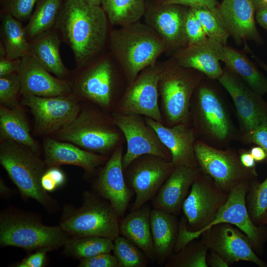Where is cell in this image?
<instances>
[{
	"mask_svg": "<svg viewBox=\"0 0 267 267\" xmlns=\"http://www.w3.org/2000/svg\"><path fill=\"white\" fill-rule=\"evenodd\" d=\"M65 182V174L58 167L47 168L41 178L42 186L46 192L54 190Z\"/></svg>",
	"mask_w": 267,
	"mask_h": 267,
	"instance_id": "obj_44",
	"label": "cell"
},
{
	"mask_svg": "<svg viewBox=\"0 0 267 267\" xmlns=\"http://www.w3.org/2000/svg\"><path fill=\"white\" fill-rule=\"evenodd\" d=\"M150 222L155 261L165 265L176 244L179 222L176 215L155 208L151 211Z\"/></svg>",
	"mask_w": 267,
	"mask_h": 267,
	"instance_id": "obj_26",
	"label": "cell"
},
{
	"mask_svg": "<svg viewBox=\"0 0 267 267\" xmlns=\"http://www.w3.org/2000/svg\"><path fill=\"white\" fill-rule=\"evenodd\" d=\"M81 100L73 93L50 97L21 95L20 103L30 110L36 134L51 136L69 124L78 113Z\"/></svg>",
	"mask_w": 267,
	"mask_h": 267,
	"instance_id": "obj_12",
	"label": "cell"
},
{
	"mask_svg": "<svg viewBox=\"0 0 267 267\" xmlns=\"http://www.w3.org/2000/svg\"><path fill=\"white\" fill-rule=\"evenodd\" d=\"M255 19L257 23L267 31V8L256 11L255 12Z\"/></svg>",
	"mask_w": 267,
	"mask_h": 267,
	"instance_id": "obj_51",
	"label": "cell"
},
{
	"mask_svg": "<svg viewBox=\"0 0 267 267\" xmlns=\"http://www.w3.org/2000/svg\"><path fill=\"white\" fill-rule=\"evenodd\" d=\"M239 158L242 165L249 169H256V162L249 150L241 148L238 150Z\"/></svg>",
	"mask_w": 267,
	"mask_h": 267,
	"instance_id": "obj_48",
	"label": "cell"
},
{
	"mask_svg": "<svg viewBox=\"0 0 267 267\" xmlns=\"http://www.w3.org/2000/svg\"><path fill=\"white\" fill-rule=\"evenodd\" d=\"M267 224V212L260 222V225H266Z\"/></svg>",
	"mask_w": 267,
	"mask_h": 267,
	"instance_id": "obj_55",
	"label": "cell"
},
{
	"mask_svg": "<svg viewBox=\"0 0 267 267\" xmlns=\"http://www.w3.org/2000/svg\"><path fill=\"white\" fill-rule=\"evenodd\" d=\"M30 54L48 72L66 80L70 70L64 64L60 53L62 43L55 28L29 41Z\"/></svg>",
	"mask_w": 267,
	"mask_h": 267,
	"instance_id": "obj_28",
	"label": "cell"
},
{
	"mask_svg": "<svg viewBox=\"0 0 267 267\" xmlns=\"http://www.w3.org/2000/svg\"></svg>",
	"mask_w": 267,
	"mask_h": 267,
	"instance_id": "obj_57",
	"label": "cell"
},
{
	"mask_svg": "<svg viewBox=\"0 0 267 267\" xmlns=\"http://www.w3.org/2000/svg\"><path fill=\"white\" fill-rule=\"evenodd\" d=\"M238 140L243 144L259 146L267 153V121L246 133H239Z\"/></svg>",
	"mask_w": 267,
	"mask_h": 267,
	"instance_id": "obj_43",
	"label": "cell"
},
{
	"mask_svg": "<svg viewBox=\"0 0 267 267\" xmlns=\"http://www.w3.org/2000/svg\"><path fill=\"white\" fill-rule=\"evenodd\" d=\"M112 251L118 267H146L150 261L141 250L122 235L114 240Z\"/></svg>",
	"mask_w": 267,
	"mask_h": 267,
	"instance_id": "obj_36",
	"label": "cell"
},
{
	"mask_svg": "<svg viewBox=\"0 0 267 267\" xmlns=\"http://www.w3.org/2000/svg\"><path fill=\"white\" fill-rule=\"evenodd\" d=\"M178 4L146 5V24L162 38L167 50H178L187 45L184 21L188 8Z\"/></svg>",
	"mask_w": 267,
	"mask_h": 267,
	"instance_id": "obj_19",
	"label": "cell"
},
{
	"mask_svg": "<svg viewBox=\"0 0 267 267\" xmlns=\"http://www.w3.org/2000/svg\"><path fill=\"white\" fill-rule=\"evenodd\" d=\"M221 61L254 91L261 95L267 92V79L244 54L224 45Z\"/></svg>",
	"mask_w": 267,
	"mask_h": 267,
	"instance_id": "obj_30",
	"label": "cell"
},
{
	"mask_svg": "<svg viewBox=\"0 0 267 267\" xmlns=\"http://www.w3.org/2000/svg\"><path fill=\"white\" fill-rule=\"evenodd\" d=\"M232 225L228 223H218L201 234L208 250L220 255L229 265L245 261L260 267H267V264L256 254L248 236Z\"/></svg>",
	"mask_w": 267,
	"mask_h": 267,
	"instance_id": "obj_15",
	"label": "cell"
},
{
	"mask_svg": "<svg viewBox=\"0 0 267 267\" xmlns=\"http://www.w3.org/2000/svg\"><path fill=\"white\" fill-rule=\"evenodd\" d=\"M230 95L239 133H246L267 121V103L239 77L226 68L218 80Z\"/></svg>",
	"mask_w": 267,
	"mask_h": 267,
	"instance_id": "obj_16",
	"label": "cell"
},
{
	"mask_svg": "<svg viewBox=\"0 0 267 267\" xmlns=\"http://www.w3.org/2000/svg\"><path fill=\"white\" fill-rule=\"evenodd\" d=\"M18 74L21 84V96L50 97L72 93L67 80L51 75L30 54L21 58Z\"/></svg>",
	"mask_w": 267,
	"mask_h": 267,
	"instance_id": "obj_20",
	"label": "cell"
},
{
	"mask_svg": "<svg viewBox=\"0 0 267 267\" xmlns=\"http://www.w3.org/2000/svg\"><path fill=\"white\" fill-rule=\"evenodd\" d=\"M221 22L235 40L263 43L255 23V10L249 0H223L218 6Z\"/></svg>",
	"mask_w": 267,
	"mask_h": 267,
	"instance_id": "obj_21",
	"label": "cell"
},
{
	"mask_svg": "<svg viewBox=\"0 0 267 267\" xmlns=\"http://www.w3.org/2000/svg\"><path fill=\"white\" fill-rule=\"evenodd\" d=\"M204 76L197 70L179 66L174 60L163 66L159 92L166 117L172 125H189L192 95Z\"/></svg>",
	"mask_w": 267,
	"mask_h": 267,
	"instance_id": "obj_7",
	"label": "cell"
},
{
	"mask_svg": "<svg viewBox=\"0 0 267 267\" xmlns=\"http://www.w3.org/2000/svg\"><path fill=\"white\" fill-rule=\"evenodd\" d=\"M0 163L23 196L50 207L52 199L41 185L47 167L38 154L14 141L0 140Z\"/></svg>",
	"mask_w": 267,
	"mask_h": 267,
	"instance_id": "obj_5",
	"label": "cell"
},
{
	"mask_svg": "<svg viewBox=\"0 0 267 267\" xmlns=\"http://www.w3.org/2000/svg\"><path fill=\"white\" fill-rule=\"evenodd\" d=\"M255 12L259 9L267 8V0H249Z\"/></svg>",
	"mask_w": 267,
	"mask_h": 267,
	"instance_id": "obj_52",
	"label": "cell"
},
{
	"mask_svg": "<svg viewBox=\"0 0 267 267\" xmlns=\"http://www.w3.org/2000/svg\"><path fill=\"white\" fill-rule=\"evenodd\" d=\"M21 84L18 72L0 77V104L13 108L21 103Z\"/></svg>",
	"mask_w": 267,
	"mask_h": 267,
	"instance_id": "obj_39",
	"label": "cell"
},
{
	"mask_svg": "<svg viewBox=\"0 0 267 267\" xmlns=\"http://www.w3.org/2000/svg\"><path fill=\"white\" fill-rule=\"evenodd\" d=\"M224 45L210 38L205 42L177 50L174 60L179 66L197 70L209 79L218 80L222 75L220 61Z\"/></svg>",
	"mask_w": 267,
	"mask_h": 267,
	"instance_id": "obj_25",
	"label": "cell"
},
{
	"mask_svg": "<svg viewBox=\"0 0 267 267\" xmlns=\"http://www.w3.org/2000/svg\"><path fill=\"white\" fill-rule=\"evenodd\" d=\"M209 255H207L206 262L208 267H228L229 265L217 253L210 251Z\"/></svg>",
	"mask_w": 267,
	"mask_h": 267,
	"instance_id": "obj_49",
	"label": "cell"
},
{
	"mask_svg": "<svg viewBox=\"0 0 267 267\" xmlns=\"http://www.w3.org/2000/svg\"><path fill=\"white\" fill-rule=\"evenodd\" d=\"M0 139L24 145L39 154L40 148L30 133L23 106L9 108L0 104Z\"/></svg>",
	"mask_w": 267,
	"mask_h": 267,
	"instance_id": "obj_29",
	"label": "cell"
},
{
	"mask_svg": "<svg viewBox=\"0 0 267 267\" xmlns=\"http://www.w3.org/2000/svg\"><path fill=\"white\" fill-rule=\"evenodd\" d=\"M165 4H178L188 7L206 8L212 11L221 21L218 10L219 4L216 0H150L149 3H146V5Z\"/></svg>",
	"mask_w": 267,
	"mask_h": 267,
	"instance_id": "obj_42",
	"label": "cell"
},
{
	"mask_svg": "<svg viewBox=\"0 0 267 267\" xmlns=\"http://www.w3.org/2000/svg\"><path fill=\"white\" fill-rule=\"evenodd\" d=\"M208 250L202 239L192 240L167 259L165 267H208L206 258Z\"/></svg>",
	"mask_w": 267,
	"mask_h": 267,
	"instance_id": "obj_35",
	"label": "cell"
},
{
	"mask_svg": "<svg viewBox=\"0 0 267 267\" xmlns=\"http://www.w3.org/2000/svg\"><path fill=\"white\" fill-rule=\"evenodd\" d=\"M151 209L146 203L122 218L120 222V235L137 246L149 259L155 261L150 216Z\"/></svg>",
	"mask_w": 267,
	"mask_h": 267,
	"instance_id": "obj_27",
	"label": "cell"
},
{
	"mask_svg": "<svg viewBox=\"0 0 267 267\" xmlns=\"http://www.w3.org/2000/svg\"><path fill=\"white\" fill-rule=\"evenodd\" d=\"M72 92L82 101L108 109L113 99L115 75L111 59L101 54L91 61L70 70L66 80Z\"/></svg>",
	"mask_w": 267,
	"mask_h": 267,
	"instance_id": "obj_10",
	"label": "cell"
},
{
	"mask_svg": "<svg viewBox=\"0 0 267 267\" xmlns=\"http://www.w3.org/2000/svg\"><path fill=\"white\" fill-rule=\"evenodd\" d=\"M190 111L196 139L209 146L224 149L238 140L239 131L235 127L226 105L215 89L199 84Z\"/></svg>",
	"mask_w": 267,
	"mask_h": 267,
	"instance_id": "obj_3",
	"label": "cell"
},
{
	"mask_svg": "<svg viewBox=\"0 0 267 267\" xmlns=\"http://www.w3.org/2000/svg\"><path fill=\"white\" fill-rule=\"evenodd\" d=\"M194 152L201 172L209 175L222 189L229 193L238 185L258 181L256 169L244 167L238 150L228 147L219 149L196 139Z\"/></svg>",
	"mask_w": 267,
	"mask_h": 267,
	"instance_id": "obj_8",
	"label": "cell"
},
{
	"mask_svg": "<svg viewBox=\"0 0 267 267\" xmlns=\"http://www.w3.org/2000/svg\"><path fill=\"white\" fill-rule=\"evenodd\" d=\"M200 172L198 167H175L151 200L153 208L175 215H178L182 210L183 203L191 185Z\"/></svg>",
	"mask_w": 267,
	"mask_h": 267,
	"instance_id": "obj_23",
	"label": "cell"
},
{
	"mask_svg": "<svg viewBox=\"0 0 267 267\" xmlns=\"http://www.w3.org/2000/svg\"><path fill=\"white\" fill-rule=\"evenodd\" d=\"M108 17L101 6L83 0H65L55 28L62 42L74 56L76 67L91 61L101 54L108 41Z\"/></svg>",
	"mask_w": 267,
	"mask_h": 267,
	"instance_id": "obj_1",
	"label": "cell"
},
{
	"mask_svg": "<svg viewBox=\"0 0 267 267\" xmlns=\"http://www.w3.org/2000/svg\"><path fill=\"white\" fill-rule=\"evenodd\" d=\"M87 3L93 6H101L102 0H83Z\"/></svg>",
	"mask_w": 267,
	"mask_h": 267,
	"instance_id": "obj_53",
	"label": "cell"
},
{
	"mask_svg": "<svg viewBox=\"0 0 267 267\" xmlns=\"http://www.w3.org/2000/svg\"><path fill=\"white\" fill-rule=\"evenodd\" d=\"M112 121L124 134L127 144L123 157L125 171L137 158L152 155L171 161L169 150L160 139L154 129L138 114L114 113Z\"/></svg>",
	"mask_w": 267,
	"mask_h": 267,
	"instance_id": "obj_13",
	"label": "cell"
},
{
	"mask_svg": "<svg viewBox=\"0 0 267 267\" xmlns=\"http://www.w3.org/2000/svg\"><path fill=\"white\" fill-rule=\"evenodd\" d=\"M64 245L66 254L82 259L110 253L113 250V241L99 236H74L67 239Z\"/></svg>",
	"mask_w": 267,
	"mask_h": 267,
	"instance_id": "obj_34",
	"label": "cell"
},
{
	"mask_svg": "<svg viewBox=\"0 0 267 267\" xmlns=\"http://www.w3.org/2000/svg\"><path fill=\"white\" fill-rule=\"evenodd\" d=\"M112 119L97 111L81 105L75 118L50 137L73 143L86 150L107 154L115 147L119 134Z\"/></svg>",
	"mask_w": 267,
	"mask_h": 267,
	"instance_id": "obj_6",
	"label": "cell"
},
{
	"mask_svg": "<svg viewBox=\"0 0 267 267\" xmlns=\"http://www.w3.org/2000/svg\"><path fill=\"white\" fill-rule=\"evenodd\" d=\"M108 43L112 56L131 83L140 71L155 65L158 58L167 50L160 36L139 21L111 31Z\"/></svg>",
	"mask_w": 267,
	"mask_h": 267,
	"instance_id": "obj_2",
	"label": "cell"
},
{
	"mask_svg": "<svg viewBox=\"0 0 267 267\" xmlns=\"http://www.w3.org/2000/svg\"><path fill=\"white\" fill-rule=\"evenodd\" d=\"M80 267H118L117 259L110 253H102L81 259Z\"/></svg>",
	"mask_w": 267,
	"mask_h": 267,
	"instance_id": "obj_45",
	"label": "cell"
},
{
	"mask_svg": "<svg viewBox=\"0 0 267 267\" xmlns=\"http://www.w3.org/2000/svg\"><path fill=\"white\" fill-rule=\"evenodd\" d=\"M65 0H38L28 23L25 26L30 41L55 27Z\"/></svg>",
	"mask_w": 267,
	"mask_h": 267,
	"instance_id": "obj_32",
	"label": "cell"
},
{
	"mask_svg": "<svg viewBox=\"0 0 267 267\" xmlns=\"http://www.w3.org/2000/svg\"><path fill=\"white\" fill-rule=\"evenodd\" d=\"M249 214L257 225L267 212V177L262 182L257 181L248 190L246 197Z\"/></svg>",
	"mask_w": 267,
	"mask_h": 267,
	"instance_id": "obj_37",
	"label": "cell"
},
{
	"mask_svg": "<svg viewBox=\"0 0 267 267\" xmlns=\"http://www.w3.org/2000/svg\"><path fill=\"white\" fill-rule=\"evenodd\" d=\"M38 0H0V13L6 12L22 22L28 21Z\"/></svg>",
	"mask_w": 267,
	"mask_h": 267,
	"instance_id": "obj_40",
	"label": "cell"
},
{
	"mask_svg": "<svg viewBox=\"0 0 267 267\" xmlns=\"http://www.w3.org/2000/svg\"><path fill=\"white\" fill-rule=\"evenodd\" d=\"M171 161L152 155L141 156L124 171L125 180L135 195L131 211L152 200L175 169Z\"/></svg>",
	"mask_w": 267,
	"mask_h": 267,
	"instance_id": "obj_14",
	"label": "cell"
},
{
	"mask_svg": "<svg viewBox=\"0 0 267 267\" xmlns=\"http://www.w3.org/2000/svg\"><path fill=\"white\" fill-rule=\"evenodd\" d=\"M0 193L2 195L6 194L9 191L8 188L4 183L3 181L0 179Z\"/></svg>",
	"mask_w": 267,
	"mask_h": 267,
	"instance_id": "obj_54",
	"label": "cell"
},
{
	"mask_svg": "<svg viewBox=\"0 0 267 267\" xmlns=\"http://www.w3.org/2000/svg\"><path fill=\"white\" fill-rule=\"evenodd\" d=\"M259 62L261 66L267 73V64L261 61H259Z\"/></svg>",
	"mask_w": 267,
	"mask_h": 267,
	"instance_id": "obj_56",
	"label": "cell"
},
{
	"mask_svg": "<svg viewBox=\"0 0 267 267\" xmlns=\"http://www.w3.org/2000/svg\"><path fill=\"white\" fill-rule=\"evenodd\" d=\"M50 250L48 248L39 249L36 253L29 255L18 263V267H42L45 262L46 253Z\"/></svg>",
	"mask_w": 267,
	"mask_h": 267,
	"instance_id": "obj_46",
	"label": "cell"
},
{
	"mask_svg": "<svg viewBox=\"0 0 267 267\" xmlns=\"http://www.w3.org/2000/svg\"><path fill=\"white\" fill-rule=\"evenodd\" d=\"M120 219L108 200L89 192L83 206L65 219L60 226L76 237L99 236L114 241L120 235Z\"/></svg>",
	"mask_w": 267,
	"mask_h": 267,
	"instance_id": "obj_9",
	"label": "cell"
},
{
	"mask_svg": "<svg viewBox=\"0 0 267 267\" xmlns=\"http://www.w3.org/2000/svg\"><path fill=\"white\" fill-rule=\"evenodd\" d=\"M21 58L10 59L6 56L0 57V77L18 72Z\"/></svg>",
	"mask_w": 267,
	"mask_h": 267,
	"instance_id": "obj_47",
	"label": "cell"
},
{
	"mask_svg": "<svg viewBox=\"0 0 267 267\" xmlns=\"http://www.w3.org/2000/svg\"><path fill=\"white\" fill-rule=\"evenodd\" d=\"M65 233L60 226H46L33 218L22 215H9L0 218L2 246L51 250L65 244L68 239Z\"/></svg>",
	"mask_w": 267,
	"mask_h": 267,
	"instance_id": "obj_11",
	"label": "cell"
},
{
	"mask_svg": "<svg viewBox=\"0 0 267 267\" xmlns=\"http://www.w3.org/2000/svg\"><path fill=\"white\" fill-rule=\"evenodd\" d=\"M0 42L3 44L6 57L16 59L30 54L25 26L8 13H0Z\"/></svg>",
	"mask_w": 267,
	"mask_h": 267,
	"instance_id": "obj_31",
	"label": "cell"
},
{
	"mask_svg": "<svg viewBox=\"0 0 267 267\" xmlns=\"http://www.w3.org/2000/svg\"><path fill=\"white\" fill-rule=\"evenodd\" d=\"M110 24L124 26L139 21L146 11L145 0H102Z\"/></svg>",
	"mask_w": 267,
	"mask_h": 267,
	"instance_id": "obj_33",
	"label": "cell"
},
{
	"mask_svg": "<svg viewBox=\"0 0 267 267\" xmlns=\"http://www.w3.org/2000/svg\"><path fill=\"white\" fill-rule=\"evenodd\" d=\"M192 8L209 38L225 45L229 34L220 19L210 10L201 7Z\"/></svg>",
	"mask_w": 267,
	"mask_h": 267,
	"instance_id": "obj_38",
	"label": "cell"
},
{
	"mask_svg": "<svg viewBox=\"0 0 267 267\" xmlns=\"http://www.w3.org/2000/svg\"><path fill=\"white\" fill-rule=\"evenodd\" d=\"M249 151L256 162L267 161V153L262 147L258 145L254 146Z\"/></svg>",
	"mask_w": 267,
	"mask_h": 267,
	"instance_id": "obj_50",
	"label": "cell"
},
{
	"mask_svg": "<svg viewBox=\"0 0 267 267\" xmlns=\"http://www.w3.org/2000/svg\"><path fill=\"white\" fill-rule=\"evenodd\" d=\"M228 196L211 177L200 171L182 205V211L186 221L182 219L179 222L176 251L201 236L226 203Z\"/></svg>",
	"mask_w": 267,
	"mask_h": 267,
	"instance_id": "obj_4",
	"label": "cell"
},
{
	"mask_svg": "<svg viewBox=\"0 0 267 267\" xmlns=\"http://www.w3.org/2000/svg\"><path fill=\"white\" fill-rule=\"evenodd\" d=\"M145 121L154 129L162 142L169 150L171 161L175 167H198L194 152L196 137L192 127L184 124L167 127L161 122L148 117H146Z\"/></svg>",
	"mask_w": 267,
	"mask_h": 267,
	"instance_id": "obj_22",
	"label": "cell"
},
{
	"mask_svg": "<svg viewBox=\"0 0 267 267\" xmlns=\"http://www.w3.org/2000/svg\"><path fill=\"white\" fill-rule=\"evenodd\" d=\"M184 33L187 45L202 44L209 38L191 7L188 8L186 14Z\"/></svg>",
	"mask_w": 267,
	"mask_h": 267,
	"instance_id": "obj_41",
	"label": "cell"
},
{
	"mask_svg": "<svg viewBox=\"0 0 267 267\" xmlns=\"http://www.w3.org/2000/svg\"><path fill=\"white\" fill-rule=\"evenodd\" d=\"M122 149H115L93 182L95 193L108 200L120 218L124 217L134 194L127 185L123 167Z\"/></svg>",
	"mask_w": 267,
	"mask_h": 267,
	"instance_id": "obj_18",
	"label": "cell"
},
{
	"mask_svg": "<svg viewBox=\"0 0 267 267\" xmlns=\"http://www.w3.org/2000/svg\"><path fill=\"white\" fill-rule=\"evenodd\" d=\"M163 66L156 64L142 71L125 93L119 112L143 115L162 121L158 104V85Z\"/></svg>",
	"mask_w": 267,
	"mask_h": 267,
	"instance_id": "obj_17",
	"label": "cell"
},
{
	"mask_svg": "<svg viewBox=\"0 0 267 267\" xmlns=\"http://www.w3.org/2000/svg\"><path fill=\"white\" fill-rule=\"evenodd\" d=\"M44 161L47 168L63 165L78 166L93 173L106 161V157L92 152L70 142L45 137L43 142Z\"/></svg>",
	"mask_w": 267,
	"mask_h": 267,
	"instance_id": "obj_24",
	"label": "cell"
}]
</instances>
